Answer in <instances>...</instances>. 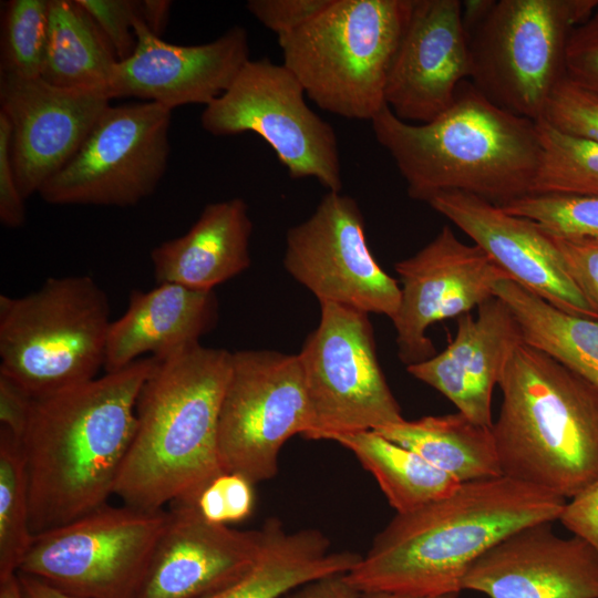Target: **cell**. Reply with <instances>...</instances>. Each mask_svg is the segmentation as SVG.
I'll return each mask as SVG.
<instances>
[{
	"label": "cell",
	"mask_w": 598,
	"mask_h": 598,
	"mask_svg": "<svg viewBox=\"0 0 598 598\" xmlns=\"http://www.w3.org/2000/svg\"><path fill=\"white\" fill-rule=\"evenodd\" d=\"M156 361L141 358L33 399L20 442L34 535L106 505L115 494L135 434L138 394Z\"/></svg>",
	"instance_id": "cell-1"
},
{
	"label": "cell",
	"mask_w": 598,
	"mask_h": 598,
	"mask_svg": "<svg viewBox=\"0 0 598 598\" xmlns=\"http://www.w3.org/2000/svg\"><path fill=\"white\" fill-rule=\"evenodd\" d=\"M566 499L501 475L396 514L344 579L359 592H461L471 566L514 532L555 522Z\"/></svg>",
	"instance_id": "cell-2"
},
{
	"label": "cell",
	"mask_w": 598,
	"mask_h": 598,
	"mask_svg": "<svg viewBox=\"0 0 598 598\" xmlns=\"http://www.w3.org/2000/svg\"><path fill=\"white\" fill-rule=\"evenodd\" d=\"M156 360L138 394L135 434L115 488L125 505L150 511L195 504L226 473L218 420L231 352L197 342Z\"/></svg>",
	"instance_id": "cell-3"
},
{
	"label": "cell",
	"mask_w": 598,
	"mask_h": 598,
	"mask_svg": "<svg viewBox=\"0 0 598 598\" xmlns=\"http://www.w3.org/2000/svg\"><path fill=\"white\" fill-rule=\"evenodd\" d=\"M371 124L414 200L462 192L503 207L530 192L542 150L537 123L495 105L466 80L431 122L402 121L385 105Z\"/></svg>",
	"instance_id": "cell-4"
},
{
	"label": "cell",
	"mask_w": 598,
	"mask_h": 598,
	"mask_svg": "<svg viewBox=\"0 0 598 598\" xmlns=\"http://www.w3.org/2000/svg\"><path fill=\"white\" fill-rule=\"evenodd\" d=\"M493 423L502 474L570 499L598 477V388L519 343Z\"/></svg>",
	"instance_id": "cell-5"
},
{
	"label": "cell",
	"mask_w": 598,
	"mask_h": 598,
	"mask_svg": "<svg viewBox=\"0 0 598 598\" xmlns=\"http://www.w3.org/2000/svg\"><path fill=\"white\" fill-rule=\"evenodd\" d=\"M412 6L413 0H330L278 40L282 64L320 109L371 122L386 105L389 71Z\"/></svg>",
	"instance_id": "cell-6"
},
{
	"label": "cell",
	"mask_w": 598,
	"mask_h": 598,
	"mask_svg": "<svg viewBox=\"0 0 598 598\" xmlns=\"http://www.w3.org/2000/svg\"><path fill=\"white\" fill-rule=\"evenodd\" d=\"M110 305L89 276L50 277L22 297L0 296V373L34 398L96 378Z\"/></svg>",
	"instance_id": "cell-7"
},
{
	"label": "cell",
	"mask_w": 598,
	"mask_h": 598,
	"mask_svg": "<svg viewBox=\"0 0 598 598\" xmlns=\"http://www.w3.org/2000/svg\"><path fill=\"white\" fill-rule=\"evenodd\" d=\"M598 0H499L470 2L465 25L471 83L501 109L543 118L566 75L570 32ZM465 24V23H464Z\"/></svg>",
	"instance_id": "cell-8"
},
{
	"label": "cell",
	"mask_w": 598,
	"mask_h": 598,
	"mask_svg": "<svg viewBox=\"0 0 598 598\" xmlns=\"http://www.w3.org/2000/svg\"><path fill=\"white\" fill-rule=\"evenodd\" d=\"M168 517L106 504L34 535L18 573L81 598H138Z\"/></svg>",
	"instance_id": "cell-9"
},
{
	"label": "cell",
	"mask_w": 598,
	"mask_h": 598,
	"mask_svg": "<svg viewBox=\"0 0 598 598\" xmlns=\"http://www.w3.org/2000/svg\"><path fill=\"white\" fill-rule=\"evenodd\" d=\"M318 327L298 353L311 412L306 439L331 440L403 421L380 367L369 315L321 302Z\"/></svg>",
	"instance_id": "cell-10"
},
{
	"label": "cell",
	"mask_w": 598,
	"mask_h": 598,
	"mask_svg": "<svg viewBox=\"0 0 598 598\" xmlns=\"http://www.w3.org/2000/svg\"><path fill=\"white\" fill-rule=\"evenodd\" d=\"M305 95L283 64L250 59L227 91L205 106L200 124L215 136L252 132L268 143L291 178L312 177L328 192H341L337 134Z\"/></svg>",
	"instance_id": "cell-11"
},
{
	"label": "cell",
	"mask_w": 598,
	"mask_h": 598,
	"mask_svg": "<svg viewBox=\"0 0 598 598\" xmlns=\"http://www.w3.org/2000/svg\"><path fill=\"white\" fill-rule=\"evenodd\" d=\"M311 412L298 354L275 350L231 352L218 420L225 472L252 484L272 478L278 456L293 435L307 437Z\"/></svg>",
	"instance_id": "cell-12"
},
{
	"label": "cell",
	"mask_w": 598,
	"mask_h": 598,
	"mask_svg": "<svg viewBox=\"0 0 598 598\" xmlns=\"http://www.w3.org/2000/svg\"><path fill=\"white\" fill-rule=\"evenodd\" d=\"M171 118L155 102L110 105L38 194L53 205H136L165 174Z\"/></svg>",
	"instance_id": "cell-13"
},
{
	"label": "cell",
	"mask_w": 598,
	"mask_h": 598,
	"mask_svg": "<svg viewBox=\"0 0 598 598\" xmlns=\"http://www.w3.org/2000/svg\"><path fill=\"white\" fill-rule=\"evenodd\" d=\"M283 266L319 302H332L391 320L401 288L374 259L358 203L328 192L313 214L288 229Z\"/></svg>",
	"instance_id": "cell-14"
},
{
	"label": "cell",
	"mask_w": 598,
	"mask_h": 598,
	"mask_svg": "<svg viewBox=\"0 0 598 598\" xmlns=\"http://www.w3.org/2000/svg\"><path fill=\"white\" fill-rule=\"evenodd\" d=\"M394 269L401 301L392 322L398 355L406 367L436 354L426 336L430 326L478 308L494 296L498 280L511 279L481 247L462 243L448 226Z\"/></svg>",
	"instance_id": "cell-15"
},
{
	"label": "cell",
	"mask_w": 598,
	"mask_h": 598,
	"mask_svg": "<svg viewBox=\"0 0 598 598\" xmlns=\"http://www.w3.org/2000/svg\"><path fill=\"white\" fill-rule=\"evenodd\" d=\"M111 100L106 91L63 89L0 72V113L11 126V162L25 199L72 157Z\"/></svg>",
	"instance_id": "cell-16"
},
{
	"label": "cell",
	"mask_w": 598,
	"mask_h": 598,
	"mask_svg": "<svg viewBox=\"0 0 598 598\" xmlns=\"http://www.w3.org/2000/svg\"><path fill=\"white\" fill-rule=\"evenodd\" d=\"M463 7L458 0H413L384 92L386 106L400 120L431 122L453 104L470 78Z\"/></svg>",
	"instance_id": "cell-17"
},
{
	"label": "cell",
	"mask_w": 598,
	"mask_h": 598,
	"mask_svg": "<svg viewBox=\"0 0 598 598\" xmlns=\"http://www.w3.org/2000/svg\"><path fill=\"white\" fill-rule=\"evenodd\" d=\"M134 52L114 68L109 92L136 97L168 110L186 104L207 106L231 85L249 58L247 30L235 25L217 39L177 45L153 34L138 18Z\"/></svg>",
	"instance_id": "cell-18"
},
{
	"label": "cell",
	"mask_w": 598,
	"mask_h": 598,
	"mask_svg": "<svg viewBox=\"0 0 598 598\" xmlns=\"http://www.w3.org/2000/svg\"><path fill=\"white\" fill-rule=\"evenodd\" d=\"M427 204L466 234L512 280L564 311L598 320L567 272L554 239L536 223L462 192L440 193Z\"/></svg>",
	"instance_id": "cell-19"
},
{
	"label": "cell",
	"mask_w": 598,
	"mask_h": 598,
	"mask_svg": "<svg viewBox=\"0 0 598 598\" xmlns=\"http://www.w3.org/2000/svg\"><path fill=\"white\" fill-rule=\"evenodd\" d=\"M551 524L525 526L495 544L462 589L488 598H598V555L578 536L556 535Z\"/></svg>",
	"instance_id": "cell-20"
},
{
	"label": "cell",
	"mask_w": 598,
	"mask_h": 598,
	"mask_svg": "<svg viewBox=\"0 0 598 598\" xmlns=\"http://www.w3.org/2000/svg\"><path fill=\"white\" fill-rule=\"evenodd\" d=\"M138 598H205L244 575L264 539L206 520L194 503H173Z\"/></svg>",
	"instance_id": "cell-21"
},
{
	"label": "cell",
	"mask_w": 598,
	"mask_h": 598,
	"mask_svg": "<svg viewBox=\"0 0 598 598\" xmlns=\"http://www.w3.org/2000/svg\"><path fill=\"white\" fill-rule=\"evenodd\" d=\"M523 342L509 308L493 296L477 308L457 317L454 339L434 357L406 367L472 422L493 426L492 395L514 349Z\"/></svg>",
	"instance_id": "cell-22"
},
{
	"label": "cell",
	"mask_w": 598,
	"mask_h": 598,
	"mask_svg": "<svg viewBox=\"0 0 598 598\" xmlns=\"http://www.w3.org/2000/svg\"><path fill=\"white\" fill-rule=\"evenodd\" d=\"M218 318L212 291L164 282L148 291L132 290L121 318L111 322L104 369L118 371L150 353L163 359L199 342Z\"/></svg>",
	"instance_id": "cell-23"
},
{
	"label": "cell",
	"mask_w": 598,
	"mask_h": 598,
	"mask_svg": "<svg viewBox=\"0 0 598 598\" xmlns=\"http://www.w3.org/2000/svg\"><path fill=\"white\" fill-rule=\"evenodd\" d=\"M252 223L241 198L208 204L189 230L151 252L156 283L212 291L250 266Z\"/></svg>",
	"instance_id": "cell-24"
},
{
	"label": "cell",
	"mask_w": 598,
	"mask_h": 598,
	"mask_svg": "<svg viewBox=\"0 0 598 598\" xmlns=\"http://www.w3.org/2000/svg\"><path fill=\"white\" fill-rule=\"evenodd\" d=\"M259 554L237 580L205 598H282L313 580L350 571L361 556L330 551L318 530L288 533L276 519L266 522Z\"/></svg>",
	"instance_id": "cell-25"
},
{
	"label": "cell",
	"mask_w": 598,
	"mask_h": 598,
	"mask_svg": "<svg viewBox=\"0 0 598 598\" xmlns=\"http://www.w3.org/2000/svg\"><path fill=\"white\" fill-rule=\"evenodd\" d=\"M461 483L503 475L492 427L461 412L403 420L378 430Z\"/></svg>",
	"instance_id": "cell-26"
},
{
	"label": "cell",
	"mask_w": 598,
	"mask_h": 598,
	"mask_svg": "<svg viewBox=\"0 0 598 598\" xmlns=\"http://www.w3.org/2000/svg\"><path fill=\"white\" fill-rule=\"evenodd\" d=\"M494 296L509 308L523 342L544 352L598 388V320L564 311L512 279Z\"/></svg>",
	"instance_id": "cell-27"
},
{
	"label": "cell",
	"mask_w": 598,
	"mask_h": 598,
	"mask_svg": "<svg viewBox=\"0 0 598 598\" xmlns=\"http://www.w3.org/2000/svg\"><path fill=\"white\" fill-rule=\"evenodd\" d=\"M117 62L111 44L76 0H49L48 44L41 79L58 87L110 94Z\"/></svg>",
	"instance_id": "cell-28"
},
{
	"label": "cell",
	"mask_w": 598,
	"mask_h": 598,
	"mask_svg": "<svg viewBox=\"0 0 598 598\" xmlns=\"http://www.w3.org/2000/svg\"><path fill=\"white\" fill-rule=\"evenodd\" d=\"M334 442L352 452L373 475L396 514L445 497L462 484L377 431L343 434Z\"/></svg>",
	"instance_id": "cell-29"
},
{
	"label": "cell",
	"mask_w": 598,
	"mask_h": 598,
	"mask_svg": "<svg viewBox=\"0 0 598 598\" xmlns=\"http://www.w3.org/2000/svg\"><path fill=\"white\" fill-rule=\"evenodd\" d=\"M540 156L528 195L598 196V144L536 121Z\"/></svg>",
	"instance_id": "cell-30"
},
{
	"label": "cell",
	"mask_w": 598,
	"mask_h": 598,
	"mask_svg": "<svg viewBox=\"0 0 598 598\" xmlns=\"http://www.w3.org/2000/svg\"><path fill=\"white\" fill-rule=\"evenodd\" d=\"M34 534L21 442L0 427V580L18 574Z\"/></svg>",
	"instance_id": "cell-31"
},
{
	"label": "cell",
	"mask_w": 598,
	"mask_h": 598,
	"mask_svg": "<svg viewBox=\"0 0 598 598\" xmlns=\"http://www.w3.org/2000/svg\"><path fill=\"white\" fill-rule=\"evenodd\" d=\"M49 29V0H10L1 18L0 72L41 78Z\"/></svg>",
	"instance_id": "cell-32"
},
{
	"label": "cell",
	"mask_w": 598,
	"mask_h": 598,
	"mask_svg": "<svg viewBox=\"0 0 598 598\" xmlns=\"http://www.w3.org/2000/svg\"><path fill=\"white\" fill-rule=\"evenodd\" d=\"M555 237L598 239V196L526 195L502 207Z\"/></svg>",
	"instance_id": "cell-33"
},
{
	"label": "cell",
	"mask_w": 598,
	"mask_h": 598,
	"mask_svg": "<svg viewBox=\"0 0 598 598\" xmlns=\"http://www.w3.org/2000/svg\"><path fill=\"white\" fill-rule=\"evenodd\" d=\"M543 118L564 133L598 144V94L567 75L553 91Z\"/></svg>",
	"instance_id": "cell-34"
},
{
	"label": "cell",
	"mask_w": 598,
	"mask_h": 598,
	"mask_svg": "<svg viewBox=\"0 0 598 598\" xmlns=\"http://www.w3.org/2000/svg\"><path fill=\"white\" fill-rule=\"evenodd\" d=\"M111 44L120 61L134 52V23L140 18L136 0H76Z\"/></svg>",
	"instance_id": "cell-35"
},
{
	"label": "cell",
	"mask_w": 598,
	"mask_h": 598,
	"mask_svg": "<svg viewBox=\"0 0 598 598\" xmlns=\"http://www.w3.org/2000/svg\"><path fill=\"white\" fill-rule=\"evenodd\" d=\"M565 68L570 80L598 94V3L570 32Z\"/></svg>",
	"instance_id": "cell-36"
},
{
	"label": "cell",
	"mask_w": 598,
	"mask_h": 598,
	"mask_svg": "<svg viewBox=\"0 0 598 598\" xmlns=\"http://www.w3.org/2000/svg\"><path fill=\"white\" fill-rule=\"evenodd\" d=\"M329 3L330 0H249L246 8L280 40L302 28Z\"/></svg>",
	"instance_id": "cell-37"
},
{
	"label": "cell",
	"mask_w": 598,
	"mask_h": 598,
	"mask_svg": "<svg viewBox=\"0 0 598 598\" xmlns=\"http://www.w3.org/2000/svg\"><path fill=\"white\" fill-rule=\"evenodd\" d=\"M551 238L560 251L567 272L598 317V239Z\"/></svg>",
	"instance_id": "cell-38"
},
{
	"label": "cell",
	"mask_w": 598,
	"mask_h": 598,
	"mask_svg": "<svg viewBox=\"0 0 598 598\" xmlns=\"http://www.w3.org/2000/svg\"><path fill=\"white\" fill-rule=\"evenodd\" d=\"M11 126L0 113V221L4 227L19 228L25 221V198L14 176L10 155Z\"/></svg>",
	"instance_id": "cell-39"
},
{
	"label": "cell",
	"mask_w": 598,
	"mask_h": 598,
	"mask_svg": "<svg viewBox=\"0 0 598 598\" xmlns=\"http://www.w3.org/2000/svg\"><path fill=\"white\" fill-rule=\"evenodd\" d=\"M558 520L598 555V477L566 502Z\"/></svg>",
	"instance_id": "cell-40"
},
{
	"label": "cell",
	"mask_w": 598,
	"mask_h": 598,
	"mask_svg": "<svg viewBox=\"0 0 598 598\" xmlns=\"http://www.w3.org/2000/svg\"><path fill=\"white\" fill-rule=\"evenodd\" d=\"M34 396L17 381L0 373V423L21 440Z\"/></svg>",
	"instance_id": "cell-41"
},
{
	"label": "cell",
	"mask_w": 598,
	"mask_h": 598,
	"mask_svg": "<svg viewBox=\"0 0 598 598\" xmlns=\"http://www.w3.org/2000/svg\"><path fill=\"white\" fill-rule=\"evenodd\" d=\"M227 511L229 523L248 517L254 508L252 483L240 474L226 472L217 477Z\"/></svg>",
	"instance_id": "cell-42"
},
{
	"label": "cell",
	"mask_w": 598,
	"mask_h": 598,
	"mask_svg": "<svg viewBox=\"0 0 598 598\" xmlns=\"http://www.w3.org/2000/svg\"><path fill=\"white\" fill-rule=\"evenodd\" d=\"M282 598H362V594L337 575L308 582Z\"/></svg>",
	"instance_id": "cell-43"
},
{
	"label": "cell",
	"mask_w": 598,
	"mask_h": 598,
	"mask_svg": "<svg viewBox=\"0 0 598 598\" xmlns=\"http://www.w3.org/2000/svg\"><path fill=\"white\" fill-rule=\"evenodd\" d=\"M171 7L172 2L168 0L138 1L140 18L153 34L161 38L168 21Z\"/></svg>",
	"instance_id": "cell-44"
},
{
	"label": "cell",
	"mask_w": 598,
	"mask_h": 598,
	"mask_svg": "<svg viewBox=\"0 0 598 598\" xmlns=\"http://www.w3.org/2000/svg\"><path fill=\"white\" fill-rule=\"evenodd\" d=\"M22 598H81L65 592L37 577L17 574Z\"/></svg>",
	"instance_id": "cell-45"
},
{
	"label": "cell",
	"mask_w": 598,
	"mask_h": 598,
	"mask_svg": "<svg viewBox=\"0 0 598 598\" xmlns=\"http://www.w3.org/2000/svg\"><path fill=\"white\" fill-rule=\"evenodd\" d=\"M460 592H448L443 595H412L392 591H374L362 594V598H458Z\"/></svg>",
	"instance_id": "cell-46"
},
{
	"label": "cell",
	"mask_w": 598,
	"mask_h": 598,
	"mask_svg": "<svg viewBox=\"0 0 598 598\" xmlns=\"http://www.w3.org/2000/svg\"><path fill=\"white\" fill-rule=\"evenodd\" d=\"M0 598H22L17 575L0 580Z\"/></svg>",
	"instance_id": "cell-47"
}]
</instances>
